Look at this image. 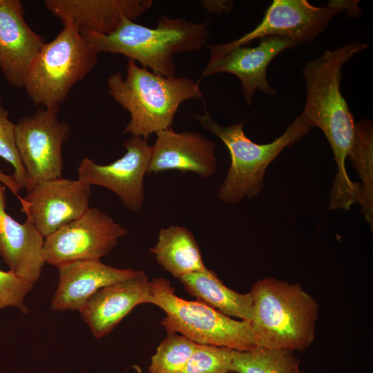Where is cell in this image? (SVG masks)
I'll return each mask as SVG.
<instances>
[{"mask_svg": "<svg viewBox=\"0 0 373 373\" xmlns=\"http://www.w3.org/2000/svg\"><path fill=\"white\" fill-rule=\"evenodd\" d=\"M367 44L352 41L327 50L305 64L302 69L306 100L300 115L310 127L319 128L327 138L337 166L329 195V209L349 210L358 203L359 183L352 181L345 160L352 144L355 123L341 90L343 67Z\"/></svg>", "mask_w": 373, "mask_h": 373, "instance_id": "cell-1", "label": "cell"}, {"mask_svg": "<svg viewBox=\"0 0 373 373\" xmlns=\"http://www.w3.org/2000/svg\"><path fill=\"white\" fill-rule=\"evenodd\" d=\"M209 25V20L198 23L162 16L153 28L124 18L109 35L79 30L98 54H121L156 75L171 77L177 72L174 55L201 49L210 35Z\"/></svg>", "mask_w": 373, "mask_h": 373, "instance_id": "cell-2", "label": "cell"}, {"mask_svg": "<svg viewBox=\"0 0 373 373\" xmlns=\"http://www.w3.org/2000/svg\"><path fill=\"white\" fill-rule=\"evenodd\" d=\"M126 69L125 78L116 72L107 79L108 94L130 114L124 134L147 140L151 134L172 127L183 102L203 97L199 82L158 75L132 59Z\"/></svg>", "mask_w": 373, "mask_h": 373, "instance_id": "cell-3", "label": "cell"}, {"mask_svg": "<svg viewBox=\"0 0 373 373\" xmlns=\"http://www.w3.org/2000/svg\"><path fill=\"white\" fill-rule=\"evenodd\" d=\"M250 292V322L256 347L303 351L312 345L319 305L300 284L264 278Z\"/></svg>", "mask_w": 373, "mask_h": 373, "instance_id": "cell-4", "label": "cell"}, {"mask_svg": "<svg viewBox=\"0 0 373 373\" xmlns=\"http://www.w3.org/2000/svg\"><path fill=\"white\" fill-rule=\"evenodd\" d=\"M203 128L217 136L227 146L231 164L218 190L224 203L236 204L256 197L264 189L265 171L271 162L287 147L307 135L312 127L298 115L285 133L268 144H257L245 133V122L227 126L220 125L207 111L192 114Z\"/></svg>", "mask_w": 373, "mask_h": 373, "instance_id": "cell-5", "label": "cell"}, {"mask_svg": "<svg viewBox=\"0 0 373 373\" xmlns=\"http://www.w3.org/2000/svg\"><path fill=\"white\" fill-rule=\"evenodd\" d=\"M98 61V53L73 24L44 43L30 64L23 88L35 105L59 106L72 88L84 79Z\"/></svg>", "mask_w": 373, "mask_h": 373, "instance_id": "cell-6", "label": "cell"}, {"mask_svg": "<svg viewBox=\"0 0 373 373\" xmlns=\"http://www.w3.org/2000/svg\"><path fill=\"white\" fill-rule=\"evenodd\" d=\"M146 303L155 305L166 313L160 323L168 333H180L198 344L238 351L256 347L250 321L234 320L198 300L178 296L166 278L149 281Z\"/></svg>", "mask_w": 373, "mask_h": 373, "instance_id": "cell-7", "label": "cell"}, {"mask_svg": "<svg viewBox=\"0 0 373 373\" xmlns=\"http://www.w3.org/2000/svg\"><path fill=\"white\" fill-rule=\"evenodd\" d=\"M358 1L332 0L325 6H314L307 0H274L267 8L261 21L238 39L222 44H209L208 48L224 50L247 46L255 39L276 36L289 39L296 45L312 41L323 32L339 12L349 16L361 15Z\"/></svg>", "mask_w": 373, "mask_h": 373, "instance_id": "cell-8", "label": "cell"}, {"mask_svg": "<svg viewBox=\"0 0 373 373\" xmlns=\"http://www.w3.org/2000/svg\"><path fill=\"white\" fill-rule=\"evenodd\" d=\"M59 106L38 108L16 123V144L27 175L26 190L46 180L61 178V149L70 125L58 118Z\"/></svg>", "mask_w": 373, "mask_h": 373, "instance_id": "cell-9", "label": "cell"}, {"mask_svg": "<svg viewBox=\"0 0 373 373\" xmlns=\"http://www.w3.org/2000/svg\"><path fill=\"white\" fill-rule=\"evenodd\" d=\"M127 233L111 216L89 207L80 218L44 238L45 262L59 267L77 260H100Z\"/></svg>", "mask_w": 373, "mask_h": 373, "instance_id": "cell-10", "label": "cell"}, {"mask_svg": "<svg viewBox=\"0 0 373 373\" xmlns=\"http://www.w3.org/2000/svg\"><path fill=\"white\" fill-rule=\"evenodd\" d=\"M125 153L108 164H99L85 157L78 169V180L100 186L115 193L131 211H140L144 202V180L148 174L151 146L146 140L132 136L123 143Z\"/></svg>", "mask_w": 373, "mask_h": 373, "instance_id": "cell-11", "label": "cell"}, {"mask_svg": "<svg viewBox=\"0 0 373 373\" xmlns=\"http://www.w3.org/2000/svg\"><path fill=\"white\" fill-rule=\"evenodd\" d=\"M26 191L21 211L44 238L80 218L90 207L91 186L78 179L42 181Z\"/></svg>", "mask_w": 373, "mask_h": 373, "instance_id": "cell-12", "label": "cell"}, {"mask_svg": "<svg viewBox=\"0 0 373 373\" xmlns=\"http://www.w3.org/2000/svg\"><path fill=\"white\" fill-rule=\"evenodd\" d=\"M296 46L289 39L270 36L260 39L254 47L239 46L224 50L208 48L210 58L202 75L207 77L227 73L235 75L241 83L242 96L250 106L256 90L269 96L276 95L267 78L268 65L281 52Z\"/></svg>", "mask_w": 373, "mask_h": 373, "instance_id": "cell-13", "label": "cell"}, {"mask_svg": "<svg viewBox=\"0 0 373 373\" xmlns=\"http://www.w3.org/2000/svg\"><path fill=\"white\" fill-rule=\"evenodd\" d=\"M148 174L167 171L213 177L217 169L216 142L200 133L175 132L172 127L155 133Z\"/></svg>", "mask_w": 373, "mask_h": 373, "instance_id": "cell-14", "label": "cell"}, {"mask_svg": "<svg viewBox=\"0 0 373 373\" xmlns=\"http://www.w3.org/2000/svg\"><path fill=\"white\" fill-rule=\"evenodd\" d=\"M30 28L19 0H0V70L13 87L23 88L28 68L44 44Z\"/></svg>", "mask_w": 373, "mask_h": 373, "instance_id": "cell-15", "label": "cell"}, {"mask_svg": "<svg viewBox=\"0 0 373 373\" xmlns=\"http://www.w3.org/2000/svg\"><path fill=\"white\" fill-rule=\"evenodd\" d=\"M149 281L142 270L95 293L79 309L96 338L104 337L136 306L145 304Z\"/></svg>", "mask_w": 373, "mask_h": 373, "instance_id": "cell-16", "label": "cell"}, {"mask_svg": "<svg viewBox=\"0 0 373 373\" xmlns=\"http://www.w3.org/2000/svg\"><path fill=\"white\" fill-rule=\"evenodd\" d=\"M46 8L63 26L109 35L127 18L135 21L153 5L151 0H46Z\"/></svg>", "mask_w": 373, "mask_h": 373, "instance_id": "cell-17", "label": "cell"}, {"mask_svg": "<svg viewBox=\"0 0 373 373\" xmlns=\"http://www.w3.org/2000/svg\"><path fill=\"white\" fill-rule=\"evenodd\" d=\"M44 242L29 218L20 223L6 212L5 186L0 182V256L9 270L34 285L46 263Z\"/></svg>", "mask_w": 373, "mask_h": 373, "instance_id": "cell-18", "label": "cell"}, {"mask_svg": "<svg viewBox=\"0 0 373 373\" xmlns=\"http://www.w3.org/2000/svg\"><path fill=\"white\" fill-rule=\"evenodd\" d=\"M57 269L58 284L50 307L53 311L79 310L99 289L128 279L138 271L113 267L100 260L74 261Z\"/></svg>", "mask_w": 373, "mask_h": 373, "instance_id": "cell-19", "label": "cell"}, {"mask_svg": "<svg viewBox=\"0 0 373 373\" xmlns=\"http://www.w3.org/2000/svg\"><path fill=\"white\" fill-rule=\"evenodd\" d=\"M189 294L220 313L251 321L253 298L251 292L240 294L226 285L217 274L206 269L187 274L179 278Z\"/></svg>", "mask_w": 373, "mask_h": 373, "instance_id": "cell-20", "label": "cell"}, {"mask_svg": "<svg viewBox=\"0 0 373 373\" xmlns=\"http://www.w3.org/2000/svg\"><path fill=\"white\" fill-rule=\"evenodd\" d=\"M157 263L174 278L207 269L194 235L186 227L170 225L162 229L149 249Z\"/></svg>", "mask_w": 373, "mask_h": 373, "instance_id": "cell-21", "label": "cell"}, {"mask_svg": "<svg viewBox=\"0 0 373 373\" xmlns=\"http://www.w3.org/2000/svg\"><path fill=\"white\" fill-rule=\"evenodd\" d=\"M347 158L358 173V204L361 211L372 229L373 226V124L369 119L355 123L354 139Z\"/></svg>", "mask_w": 373, "mask_h": 373, "instance_id": "cell-22", "label": "cell"}, {"mask_svg": "<svg viewBox=\"0 0 373 373\" xmlns=\"http://www.w3.org/2000/svg\"><path fill=\"white\" fill-rule=\"evenodd\" d=\"M300 359L293 350L255 347L246 351L233 350L231 372L304 373Z\"/></svg>", "mask_w": 373, "mask_h": 373, "instance_id": "cell-23", "label": "cell"}, {"mask_svg": "<svg viewBox=\"0 0 373 373\" xmlns=\"http://www.w3.org/2000/svg\"><path fill=\"white\" fill-rule=\"evenodd\" d=\"M198 343L177 333H168L151 357L149 373H181Z\"/></svg>", "mask_w": 373, "mask_h": 373, "instance_id": "cell-24", "label": "cell"}, {"mask_svg": "<svg viewBox=\"0 0 373 373\" xmlns=\"http://www.w3.org/2000/svg\"><path fill=\"white\" fill-rule=\"evenodd\" d=\"M233 350L198 343L181 373H230Z\"/></svg>", "mask_w": 373, "mask_h": 373, "instance_id": "cell-25", "label": "cell"}, {"mask_svg": "<svg viewBox=\"0 0 373 373\" xmlns=\"http://www.w3.org/2000/svg\"><path fill=\"white\" fill-rule=\"evenodd\" d=\"M8 115L0 93V157L12 166V176L19 189H26L27 175L16 144V124L12 122Z\"/></svg>", "mask_w": 373, "mask_h": 373, "instance_id": "cell-26", "label": "cell"}, {"mask_svg": "<svg viewBox=\"0 0 373 373\" xmlns=\"http://www.w3.org/2000/svg\"><path fill=\"white\" fill-rule=\"evenodd\" d=\"M33 284L19 278L10 270L0 269V309L15 307L24 314L28 312L25 303Z\"/></svg>", "mask_w": 373, "mask_h": 373, "instance_id": "cell-27", "label": "cell"}, {"mask_svg": "<svg viewBox=\"0 0 373 373\" xmlns=\"http://www.w3.org/2000/svg\"><path fill=\"white\" fill-rule=\"evenodd\" d=\"M200 4L207 12L215 15H226L233 6V1L228 0H203Z\"/></svg>", "mask_w": 373, "mask_h": 373, "instance_id": "cell-28", "label": "cell"}, {"mask_svg": "<svg viewBox=\"0 0 373 373\" xmlns=\"http://www.w3.org/2000/svg\"><path fill=\"white\" fill-rule=\"evenodd\" d=\"M0 182L16 195L19 200L20 204H21L23 198H21L19 194L21 189L18 186L12 176L6 174L1 170H0Z\"/></svg>", "mask_w": 373, "mask_h": 373, "instance_id": "cell-29", "label": "cell"}]
</instances>
